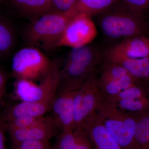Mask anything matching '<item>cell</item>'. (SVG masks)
<instances>
[{
	"mask_svg": "<svg viewBox=\"0 0 149 149\" xmlns=\"http://www.w3.org/2000/svg\"><path fill=\"white\" fill-rule=\"evenodd\" d=\"M54 10L66 13L70 10L76 0H51Z\"/></svg>",
	"mask_w": 149,
	"mask_h": 149,
	"instance_id": "603a6c76",
	"label": "cell"
},
{
	"mask_svg": "<svg viewBox=\"0 0 149 149\" xmlns=\"http://www.w3.org/2000/svg\"><path fill=\"white\" fill-rule=\"evenodd\" d=\"M82 126L95 149H121L95 110L86 118Z\"/></svg>",
	"mask_w": 149,
	"mask_h": 149,
	"instance_id": "8fae6325",
	"label": "cell"
},
{
	"mask_svg": "<svg viewBox=\"0 0 149 149\" xmlns=\"http://www.w3.org/2000/svg\"><path fill=\"white\" fill-rule=\"evenodd\" d=\"M128 74V71L120 65L106 62L100 79L116 80Z\"/></svg>",
	"mask_w": 149,
	"mask_h": 149,
	"instance_id": "d6986e66",
	"label": "cell"
},
{
	"mask_svg": "<svg viewBox=\"0 0 149 149\" xmlns=\"http://www.w3.org/2000/svg\"><path fill=\"white\" fill-rule=\"evenodd\" d=\"M13 149H52L49 141L28 140L13 144Z\"/></svg>",
	"mask_w": 149,
	"mask_h": 149,
	"instance_id": "44dd1931",
	"label": "cell"
},
{
	"mask_svg": "<svg viewBox=\"0 0 149 149\" xmlns=\"http://www.w3.org/2000/svg\"><path fill=\"white\" fill-rule=\"evenodd\" d=\"M71 17L66 13L53 10L30 21L23 36L28 47L49 51L57 47Z\"/></svg>",
	"mask_w": 149,
	"mask_h": 149,
	"instance_id": "3957f363",
	"label": "cell"
},
{
	"mask_svg": "<svg viewBox=\"0 0 149 149\" xmlns=\"http://www.w3.org/2000/svg\"><path fill=\"white\" fill-rule=\"evenodd\" d=\"M58 125L53 117L40 116L29 127L8 130L13 144L28 140H45L57 135Z\"/></svg>",
	"mask_w": 149,
	"mask_h": 149,
	"instance_id": "9c48e42d",
	"label": "cell"
},
{
	"mask_svg": "<svg viewBox=\"0 0 149 149\" xmlns=\"http://www.w3.org/2000/svg\"><path fill=\"white\" fill-rule=\"evenodd\" d=\"M120 0H76L71 9L66 12L71 18L79 15L92 16L100 14Z\"/></svg>",
	"mask_w": 149,
	"mask_h": 149,
	"instance_id": "2e32d148",
	"label": "cell"
},
{
	"mask_svg": "<svg viewBox=\"0 0 149 149\" xmlns=\"http://www.w3.org/2000/svg\"><path fill=\"white\" fill-rule=\"evenodd\" d=\"M39 117L23 116L14 118L6 122V128L7 130H10L29 127L34 123Z\"/></svg>",
	"mask_w": 149,
	"mask_h": 149,
	"instance_id": "7402d4cb",
	"label": "cell"
},
{
	"mask_svg": "<svg viewBox=\"0 0 149 149\" xmlns=\"http://www.w3.org/2000/svg\"><path fill=\"white\" fill-rule=\"evenodd\" d=\"M76 91L58 88L56 93L52 110L61 131L73 129V102Z\"/></svg>",
	"mask_w": 149,
	"mask_h": 149,
	"instance_id": "30bf717a",
	"label": "cell"
},
{
	"mask_svg": "<svg viewBox=\"0 0 149 149\" xmlns=\"http://www.w3.org/2000/svg\"><path fill=\"white\" fill-rule=\"evenodd\" d=\"M105 59L106 62L120 65L140 82L146 83L149 80V56L136 58L113 57Z\"/></svg>",
	"mask_w": 149,
	"mask_h": 149,
	"instance_id": "9a60e30c",
	"label": "cell"
},
{
	"mask_svg": "<svg viewBox=\"0 0 149 149\" xmlns=\"http://www.w3.org/2000/svg\"><path fill=\"white\" fill-rule=\"evenodd\" d=\"M147 25L148 29L149 30V19H148V20H147Z\"/></svg>",
	"mask_w": 149,
	"mask_h": 149,
	"instance_id": "484cf974",
	"label": "cell"
},
{
	"mask_svg": "<svg viewBox=\"0 0 149 149\" xmlns=\"http://www.w3.org/2000/svg\"><path fill=\"white\" fill-rule=\"evenodd\" d=\"M19 14L32 21L44 14L54 10L51 0H9Z\"/></svg>",
	"mask_w": 149,
	"mask_h": 149,
	"instance_id": "5bb4252c",
	"label": "cell"
},
{
	"mask_svg": "<svg viewBox=\"0 0 149 149\" xmlns=\"http://www.w3.org/2000/svg\"><path fill=\"white\" fill-rule=\"evenodd\" d=\"M97 35L95 25L91 16L79 15L68 22L57 47L75 48L89 45Z\"/></svg>",
	"mask_w": 149,
	"mask_h": 149,
	"instance_id": "52a82bcc",
	"label": "cell"
},
{
	"mask_svg": "<svg viewBox=\"0 0 149 149\" xmlns=\"http://www.w3.org/2000/svg\"><path fill=\"white\" fill-rule=\"evenodd\" d=\"M99 24L104 35L112 40L149 37L145 17L128 9L120 1L100 14Z\"/></svg>",
	"mask_w": 149,
	"mask_h": 149,
	"instance_id": "6da1fadb",
	"label": "cell"
},
{
	"mask_svg": "<svg viewBox=\"0 0 149 149\" xmlns=\"http://www.w3.org/2000/svg\"><path fill=\"white\" fill-rule=\"evenodd\" d=\"M6 122L3 117H0V149H6Z\"/></svg>",
	"mask_w": 149,
	"mask_h": 149,
	"instance_id": "cb8c5ba5",
	"label": "cell"
},
{
	"mask_svg": "<svg viewBox=\"0 0 149 149\" xmlns=\"http://www.w3.org/2000/svg\"><path fill=\"white\" fill-rule=\"evenodd\" d=\"M103 95L118 109L136 118L149 113V87L146 83L136 84L115 95Z\"/></svg>",
	"mask_w": 149,
	"mask_h": 149,
	"instance_id": "8992f818",
	"label": "cell"
},
{
	"mask_svg": "<svg viewBox=\"0 0 149 149\" xmlns=\"http://www.w3.org/2000/svg\"><path fill=\"white\" fill-rule=\"evenodd\" d=\"M102 96L95 75H94L75 93L73 102V129L82 126L85 120L93 112Z\"/></svg>",
	"mask_w": 149,
	"mask_h": 149,
	"instance_id": "ba28073f",
	"label": "cell"
},
{
	"mask_svg": "<svg viewBox=\"0 0 149 149\" xmlns=\"http://www.w3.org/2000/svg\"><path fill=\"white\" fill-rule=\"evenodd\" d=\"M51 62L39 49L27 47L19 50L14 55L13 73L19 79L29 80L42 77Z\"/></svg>",
	"mask_w": 149,
	"mask_h": 149,
	"instance_id": "5b68a950",
	"label": "cell"
},
{
	"mask_svg": "<svg viewBox=\"0 0 149 149\" xmlns=\"http://www.w3.org/2000/svg\"><path fill=\"white\" fill-rule=\"evenodd\" d=\"M15 35L8 23L0 18V56L8 53L14 44Z\"/></svg>",
	"mask_w": 149,
	"mask_h": 149,
	"instance_id": "ac0fdd59",
	"label": "cell"
},
{
	"mask_svg": "<svg viewBox=\"0 0 149 149\" xmlns=\"http://www.w3.org/2000/svg\"><path fill=\"white\" fill-rule=\"evenodd\" d=\"M2 1V0H0V2H1V1Z\"/></svg>",
	"mask_w": 149,
	"mask_h": 149,
	"instance_id": "f1b7e54d",
	"label": "cell"
},
{
	"mask_svg": "<svg viewBox=\"0 0 149 149\" xmlns=\"http://www.w3.org/2000/svg\"><path fill=\"white\" fill-rule=\"evenodd\" d=\"M146 85L149 87V80H148L147 82H146Z\"/></svg>",
	"mask_w": 149,
	"mask_h": 149,
	"instance_id": "4316f807",
	"label": "cell"
},
{
	"mask_svg": "<svg viewBox=\"0 0 149 149\" xmlns=\"http://www.w3.org/2000/svg\"><path fill=\"white\" fill-rule=\"evenodd\" d=\"M148 42L149 43V37H148Z\"/></svg>",
	"mask_w": 149,
	"mask_h": 149,
	"instance_id": "83f0119b",
	"label": "cell"
},
{
	"mask_svg": "<svg viewBox=\"0 0 149 149\" xmlns=\"http://www.w3.org/2000/svg\"><path fill=\"white\" fill-rule=\"evenodd\" d=\"M134 149H149V113L137 118Z\"/></svg>",
	"mask_w": 149,
	"mask_h": 149,
	"instance_id": "e0dca14e",
	"label": "cell"
},
{
	"mask_svg": "<svg viewBox=\"0 0 149 149\" xmlns=\"http://www.w3.org/2000/svg\"><path fill=\"white\" fill-rule=\"evenodd\" d=\"M7 80V76L5 72L0 68V104L6 90V85Z\"/></svg>",
	"mask_w": 149,
	"mask_h": 149,
	"instance_id": "d4e9b609",
	"label": "cell"
},
{
	"mask_svg": "<svg viewBox=\"0 0 149 149\" xmlns=\"http://www.w3.org/2000/svg\"><path fill=\"white\" fill-rule=\"evenodd\" d=\"M148 37H133L120 40L107 50L105 58L117 57L136 58L149 56Z\"/></svg>",
	"mask_w": 149,
	"mask_h": 149,
	"instance_id": "7c38bea8",
	"label": "cell"
},
{
	"mask_svg": "<svg viewBox=\"0 0 149 149\" xmlns=\"http://www.w3.org/2000/svg\"><path fill=\"white\" fill-rule=\"evenodd\" d=\"M101 59L100 52L90 45L72 48L61 67L58 89L78 90L95 75Z\"/></svg>",
	"mask_w": 149,
	"mask_h": 149,
	"instance_id": "7a4b0ae2",
	"label": "cell"
},
{
	"mask_svg": "<svg viewBox=\"0 0 149 149\" xmlns=\"http://www.w3.org/2000/svg\"><path fill=\"white\" fill-rule=\"evenodd\" d=\"M120 2L128 9L146 17L149 10V0H120Z\"/></svg>",
	"mask_w": 149,
	"mask_h": 149,
	"instance_id": "ffe728a7",
	"label": "cell"
},
{
	"mask_svg": "<svg viewBox=\"0 0 149 149\" xmlns=\"http://www.w3.org/2000/svg\"><path fill=\"white\" fill-rule=\"evenodd\" d=\"M52 149H95L83 126L61 130Z\"/></svg>",
	"mask_w": 149,
	"mask_h": 149,
	"instance_id": "4fadbf2b",
	"label": "cell"
},
{
	"mask_svg": "<svg viewBox=\"0 0 149 149\" xmlns=\"http://www.w3.org/2000/svg\"><path fill=\"white\" fill-rule=\"evenodd\" d=\"M95 111L121 149H134L137 118L118 109L102 93Z\"/></svg>",
	"mask_w": 149,
	"mask_h": 149,
	"instance_id": "277c9868",
	"label": "cell"
}]
</instances>
